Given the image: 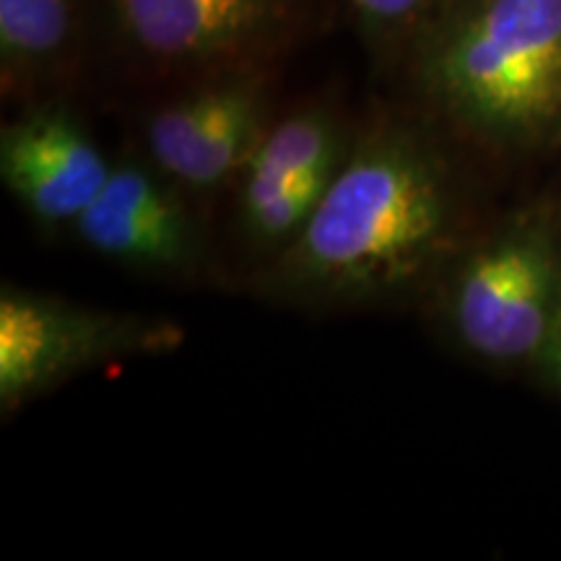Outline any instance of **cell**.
<instances>
[{"mask_svg":"<svg viewBox=\"0 0 561 561\" xmlns=\"http://www.w3.org/2000/svg\"><path fill=\"white\" fill-rule=\"evenodd\" d=\"M455 0H348L369 39L413 50L426 30Z\"/></svg>","mask_w":561,"mask_h":561,"instance_id":"obj_11","label":"cell"},{"mask_svg":"<svg viewBox=\"0 0 561 561\" xmlns=\"http://www.w3.org/2000/svg\"><path fill=\"white\" fill-rule=\"evenodd\" d=\"M354 133L322 102L271 123L234 182L237 240L252 271L280 255L307 227L346 161Z\"/></svg>","mask_w":561,"mask_h":561,"instance_id":"obj_5","label":"cell"},{"mask_svg":"<svg viewBox=\"0 0 561 561\" xmlns=\"http://www.w3.org/2000/svg\"><path fill=\"white\" fill-rule=\"evenodd\" d=\"M411 53L453 128L496 149L561 140V0H460Z\"/></svg>","mask_w":561,"mask_h":561,"instance_id":"obj_2","label":"cell"},{"mask_svg":"<svg viewBox=\"0 0 561 561\" xmlns=\"http://www.w3.org/2000/svg\"><path fill=\"white\" fill-rule=\"evenodd\" d=\"M112 164L73 110L37 104L0 130V180L45 231H73Z\"/></svg>","mask_w":561,"mask_h":561,"instance_id":"obj_8","label":"cell"},{"mask_svg":"<svg viewBox=\"0 0 561 561\" xmlns=\"http://www.w3.org/2000/svg\"><path fill=\"white\" fill-rule=\"evenodd\" d=\"M458 174L426 123L356 128L331 191L280 255L250 271L263 299L299 310H390L426 299L462 250Z\"/></svg>","mask_w":561,"mask_h":561,"instance_id":"obj_1","label":"cell"},{"mask_svg":"<svg viewBox=\"0 0 561 561\" xmlns=\"http://www.w3.org/2000/svg\"><path fill=\"white\" fill-rule=\"evenodd\" d=\"M536 369L541 371L546 382L561 396V312L557 322H553L549 339H546V346L541 351V356H538Z\"/></svg>","mask_w":561,"mask_h":561,"instance_id":"obj_12","label":"cell"},{"mask_svg":"<svg viewBox=\"0 0 561 561\" xmlns=\"http://www.w3.org/2000/svg\"><path fill=\"white\" fill-rule=\"evenodd\" d=\"M112 16L146 60L227 70L284 34L291 0H112Z\"/></svg>","mask_w":561,"mask_h":561,"instance_id":"obj_9","label":"cell"},{"mask_svg":"<svg viewBox=\"0 0 561 561\" xmlns=\"http://www.w3.org/2000/svg\"><path fill=\"white\" fill-rule=\"evenodd\" d=\"M261 81L244 70H221L151 112L144 153L193 195L234 185L271 128Z\"/></svg>","mask_w":561,"mask_h":561,"instance_id":"obj_7","label":"cell"},{"mask_svg":"<svg viewBox=\"0 0 561 561\" xmlns=\"http://www.w3.org/2000/svg\"><path fill=\"white\" fill-rule=\"evenodd\" d=\"M191 195L146 153H130L112 164L100 195L76 221L73 237L133 273L198 276L208 263V234Z\"/></svg>","mask_w":561,"mask_h":561,"instance_id":"obj_6","label":"cell"},{"mask_svg":"<svg viewBox=\"0 0 561 561\" xmlns=\"http://www.w3.org/2000/svg\"><path fill=\"white\" fill-rule=\"evenodd\" d=\"M430 299L466 354L536 367L561 312L559 216L543 206L512 214L455 255Z\"/></svg>","mask_w":561,"mask_h":561,"instance_id":"obj_3","label":"cell"},{"mask_svg":"<svg viewBox=\"0 0 561 561\" xmlns=\"http://www.w3.org/2000/svg\"><path fill=\"white\" fill-rule=\"evenodd\" d=\"M182 343L180 325L146 314L102 310L55 294L0 289V411L9 419L83 371Z\"/></svg>","mask_w":561,"mask_h":561,"instance_id":"obj_4","label":"cell"},{"mask_svg":"<svg viewBox=\"0 0 561 561\" xmlns=\"http://www.w3.org/2000/svg\"><path fill=\"white\" fill-rule=\"evenodd\" d=\"M76 0H0V70L5 94H32L73 53Z\"/></svg>","mask_w":561,"mask_h":561,"instance_id":"obj_10","label":"cell"}]
</instances>
